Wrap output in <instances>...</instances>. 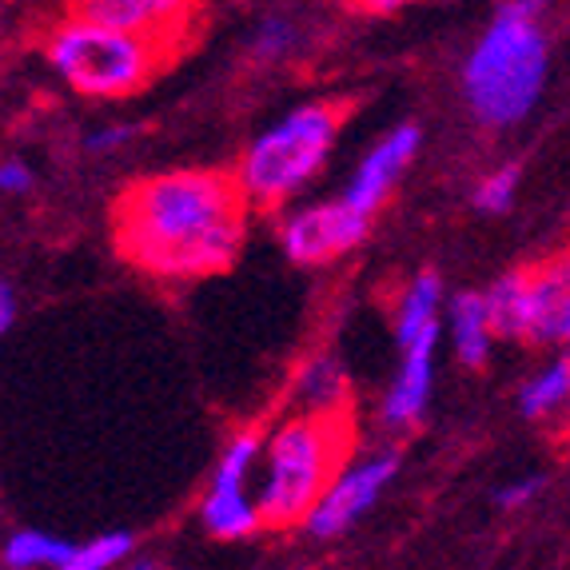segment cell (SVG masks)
I'll return each instance as SVG.
<instances>
[{"mask_svg":"<svg viewBox=\"0 0 570 570\" xmlns=\"http://www.w3.org/2000/svg\"><path fill=\"white\" fill-rule=\"evenodd\" d=\"M247 196L224 171H164L116 200V247L160 279L216 276L239 256Z\"/></svg>","mask_w":570,"mask_h":570,"instance_id":"1","label":"cell"},{"mask_svg":"<svg viewBox=\"0 0 570 570\" xmlns=\"http://www.w3.org/2000/svg\"><path fill=\"white\" fill-rule=\"evenodd\" d=\"M542 4L511 0L494 12L463 65V92L471 112L491 128L519 124L534 108L547 80V37L539 29Z\"/></svg>","mask_w":570,"mask_h":570,"instance_id":"2","label":"cell"},{"mask_svg":"<svg viewBox=\"0 0 570 570\" xmlns=\"http://www.w3.org/2000/svg\"><path fill=\"white\" fill-rule=\"evenodd\" d=\"M347 466V423L343 419H284L264 443L256 503L267 527L307 523L332 479Z\"/></svg>","mask_w":570,"mask_h":570,"instance_id":"3","label":"cell"},{"mask_svg":"<svg viewBox=\"0 0 570 570\" xmlns=\"http://www.w3.org/2000/svg\"><path fill=\"white\" fill-rule=\"evenodd\" d=\"M168 52L171 48L160 40L116 32L80 17H68L48 40V65L57 68V77L72 92L96 96V100L140 92Z\"/></svg>","mask_w":570,"mask_h":570,"instance_id":"4","label":"cell"},{"mask_svg":"<svg viewBox=\"0 0 570 570\" xmlns=\"http://www.w3.org/2000/svg\"><path fill=\"white\" fill-rule=\"evenodd\" d=\"M335 136H340V108L332 105L295 108L267 132H259L236 171L247 204L276 208L287 196H295L315 171L324 168Z\"/></svg>","mask_w":570,"mask_h":570,"instance_id":"5","label":"cell"},{"mask_svg":"<svg viewBox=\"0 0 570 570\" xmlns=\"http://www.w3.org/2000/svg\"><path fill=\"white\" fill-rule=\"evenodd\" d=\"M264 443L267 439L259 431H244L224 448L216 463V475L204 494V527H208L216 539H247L264 527V514H259L256 494L247 491V479L264 463Z\"/></svg>","mask_w":570,"mask_h":570,"instance_id":"6","label":"cell"},{"mask_svg":"<svg viewBox=\"0 0 570 570\" xmlns=\"http://www.w3.org/2000/svg\"><path fill=\"white\" fill-rule=\"evenodd\" d=\"M400 471V455L395 451H380V455H363L352 459L343 466L340 475L332 479V487L324 491V499L315 503V511L307 514V531L315 539H332V534H343L347 527H355L363 514L375 507L387 483Z\"/></svg>","mask_w":570,"mask_h":570,"instance_id":"7","label":"cell"},{"mask_svg":"<svg viewBox=\"0 0 570 570\" xmlns=\"http://www.w3.org/2000/svg\"><path fill=\"white\" fill-rule=\"evenodd\" d=\"M363 236H367V216L343 200L312 204V208L292 212L284 219V228H279V244H284L287 259L307 267L347 256Z\"/></svg>","mask_w":570,"mask_h":570,"instance_id":"8","label":"cell"},{"mask_svg":"<svg viewBox=\"0 0 570 570\" xmlns=\"http://www.w3.org/2000/svg\"><path fill=\"white\" fill-rule=\"evenodd\" d=\"M415 153H419L415 124L391 128V132L363 156L360 168L352 171V180H347V188H343V204H352L355 212L371 216V212L391 196V188H395V180H400V171L407 168Z\"/></svg>","mask_w":570,"mask_h":570,"instance_id":"9","label":"cell"},{"mask_svg":"<svg viewBox=\"0 0 570 570\" xmlns=\"http://www.w3.org/2000/svg\"><path fill=\"white\" fill-rule=\"evenodd\" d=\"M72 17L176 48V40H180V32H184V20L191 17V9L188 4H176V0H88V4L72 9Z\"/></svg>","mask_w":570,"mask_h":570,"instance_id":"10","label":"cell"},{"mask_svg":"<svg viewBox=\"0 0 570 570\" xmlns=\"http://www.w3.org/2000/svg\"><path fill=\"white\" fill-rule=\"evenodd\" d=\"M435 343H439V327L400 347V371H395V380H391L380 411L387 428H411L423 415V407H428L431 371H435Z\"/></svg>","mask_w":570,"mask_h":570,"instance_id":"11","label":"cell"},{"mask_svg":"<svg viewBox=\"0 0 570 570\" xmlns=\"http://www.w3.org/2000/svg\"><path fill=\"white\" fill-rule=\"evenodd\" d=\"M534 284V343H551L570 355V256L531 267Z\"/></svg>","mask_w":570,"mask_h":570,"instance_id":"12","label":"cell"},{"mask_svg":"<svg viewBox=\"0 0 570 570\" xmlns=\"http://www.w3.org/2000/svg\"><path fill=\"white\" fill-rule=\"evenodd\" d=\"M292 400L295 415H312V419H343L347 415V371L332 355H315L304 367L295 371L292 383Z\"/></svg>","mask_w":570,"mask_h":570,"instance_id":"13","label":"cell"},{"mask_svg":"<svg viewBox=\"0 0 570 570\" xmlns=\"http://www.w3.org/2000/svg\"><path fill=\"white\" fill-rule=\"evenodd\" d=\"M483 295H487V312H491V327L499 340H534L531 272H507Z\"/></svg>","mask_w":570,"mask_h":570,"instance_id":"14","label":"cell"},{"mask_svg":"<svg viewBox=\"0 0 570 570\" xmlns=\"http://www.w3.org/2000/svg\"><path fill=\"white\" fill-rule=\"evenodd\" d=\"M451 340H455V352L466 367H483L487 355H491L494 327L491 312H487V295L479 292H459L451 299Z\"/></svg>","mask_w":570,"mask_h":570,"instance_id":"15","label":"cell"},{"mask_svg":"<svg viewBox=\"0 0 570 570\" xmlns=\"http://www.w3.org/2000/svg\"><path fill=\"white\" fill-rule=\"evenodd\" d=\"M439 295H443V287H439L435 272H423V276H415L407 284V292L400 295V307H395V340H400V347L439 327Z\"/></svg>","mask_w":570,"mask_h":570,"instance_id":"16","label":"cell"},{"mask_svg":"<svg viewBox=\"0 0 570 570\" xmlns=\"http://www.w3.org/2000/svg\"><path fill=\"white\" fill-rule=\"evenodd\" d=\"M570 411V355H559L554 363L531 375V380L519 387V411L527 419L554 415V411Z\"/></svg>","mask_w":570,"mask_h":570,"instance_id":"17","label":"cell"},{"mask_svg":"<svg viewBox=\"0 0 570 570\" xmlns=\"http://www.w3.org/2000/svg\"><path fill=\"white\" fill-rule=\"evenodd\" d=\"M72 542L48 531H17L4 542V567L9 570H37V567H65L72 559Z\"/></svg>","mask_w":570,"mask_h":570,"instance_id":"18","label":"cell"},{"mask_svg":"<svg viewBox=\"0 0 570 570\" xmlns=\"http://www.w3.org/2000/svg\"><path fill=\"white\" fill-rule=\"evenodd\" d=\"M128 551H132V534H128V531L96 534L92 542L77 547V551H72V559H68L60 570H108V567H116L120 559H128Z\"/></svg>","mask_w":570,"mask_h":570,"instance_id":"19","label":"cell"},{"mask_svg":"<svg viewBox=\"0 0 570 570\" xmlns=\"http://www.w3.org/2000/svg\"><path fill=\"white\" fill-rule=\"evenodd\" d=\"M519 191V168H494L491 176H483V184L475 188V208L479 212H507L514 204Z\"/></svg>","mask_w":570,"mask_h":570,"instance_id":"20","label":"cell"},{"mask_svg":"<svg viewBox=\"0 0 570 570\" xmlns=\"http://www.w3.org/2000/svg\"><path fill=\"white\" fill-rule=\"evenodd\" d=\"M292 45H295L292 20L267 17L256 29V37H252V57L256 60H284L287 52H292Z\"/></svg>","mask_w":570,"mask_h":570,"instance_id":"21","label":"cell"},{"mask_svg":"<svg viewBox=\"0 0 570 570\" xmlns=\"http://www.w3.org/2000/svg\"><path fill=\"white\" fill-rule=\"evenodd\" d=\"M539 491H542V479H514V483H507V487L494 491V503L503 507V511H514V507L531 503Z\"/></svg>","mask_w":570,"mask_h":570,"instance_id":"22","label":"cell"},{"mask_svg":"<svg viewBox=\"0 0 570 570\" xmlns=\"http://www.w3.org/2000/svg\"><path fill=\"white\" fill-rule=\"evenodd\" d=\"M136 136V128H128V124H108V128H96V132H88V153H112V148H120V144H128Z\"/></svg>","mask_w":570,"mask_h":570,"instance_id":"23","label":"cell"},{"mask_svg":"<svg viewBox=\"0 0 570 570\" xmlns=\"http://www.w3.org/2000/svg\"><path fill=\"white\" fill-rule=\"evenodd\" d=\"M0 188L9 191V196H17V191H29L32 188V168L20 160H4V168H0Z\"/></svg>","mask_w":570,"mask_h":570,"instance_id":"24","label":"cell"},{"mask_svg":"<svg viewBox=\"0 0 570 570\" xmlns=\"http://www.w3.org/2000/svg\"><path fill=\"white\" fill-rule=\"evenodd\" d=\"M12 320H17V295H12V284H9V279H4V284H0V327L9 332Z\"/></svg>","mask_w":570,"mask_h":570,"instance_id":"25","label":"cell"},{"mask_svg":"<svg viewBox=\"0 0 570 570\" xmlns=\"http://www.w3.org/2000/svg\"><path fill=\"white\" fill-rule=\"evenodd\" d=\"M562 431H567V435H570V411H567V423H562Z\"/></svg>","mask_w":570,"mask_h":570,"instance_id":"26","label":"cell"},{"mask_svg":"<svg viewBox=\"0 0 570 570\" xmlns=\"http://www.w3.org/2000/svg\"><path fill=\"white\" fill-rule=\"evenodd\" d=\"M132 570H153V567H132Z\"/></svg>","mask_w":570,"mask_h":570,"instance_id":"27","label":"cell"}]
</instances>
